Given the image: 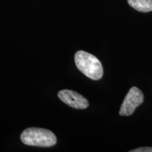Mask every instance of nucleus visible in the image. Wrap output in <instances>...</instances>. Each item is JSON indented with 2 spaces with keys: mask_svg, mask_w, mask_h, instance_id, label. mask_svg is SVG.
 Here are the masks:
<instances>
[{
  "mask_svg": "<svg viewBox=\"0 0 152 152\" xmlns=\"http://www.w3.org/2000/svg\"><path fill=\"white\" fill-rule=\"evenodd\" d=\"M77 68L89 78L99 80L103 76V67L100 61L94 55L85 51H78L75 54Z\"/></svg>",
  "mask_w": 152,
  "mask_h": 152,
  "instance_id": "nucleus-1",
  "label": "nucleus"
},
{
  "mask_svg": "<svg viewBox=\"0 0 152 152\" xmlns=\"http://www.w3.org/2000/svg\"><path fill=\"white\" fill-rule=\"evenodd\" d=\"M128 2L130 7L140 12L152 11V0H128Z\"/></svg>",
  "mask_w": 152,
  "mask_h": 152,
  "instance_id": "nucleus-5",
  "label": "nucleus"
},
{
  "mask_svg": "<svg viewBox=\"0 0 152 152\" xmlns=\"http://www.w3.org/2000/svg\"><path fill=\"white\" fill-rule=\"evenodd\" d=\"M20 140L26 145L40 147H52L56 143V137L52 131L38 128L26 129L20 134Z\"/></svg>",
  "mask_w": 152,
  "mask_h": 152,
  "instance_id": "nucleus-2",
  "label": "nucleus"
},
{
  "mask_svg": "<svg viewBox=\"0 0 152 152\" xmlns=\"http://www.w3.org/2000/svg\"><path fill=\"white\" fill-rule=\"evenodd\" d=\"M58 96L64 103L76 109H85L89 106V102L83 95L70 90H62Z\"/></svg>",
  "mask_w": 152,
  "mask_h": 152,
  "instance_id": "nucleus-4",
  "label": "nucleus"
},
{
  "mask_svg": "<svg viewBox=\"0 0 152 152\" xmlns=\"http://www.w3.org/2000/svg\"><path fill=\"white\" fill-rule=\"evenodd\" d=\"M130 152H152V147H141L131 150Z\"/></svg>",
  "mask_w": 152,
  "mask_h": 152,
  "instance_id": "nucleus-6",
  "label": "nucleus"
},
{
  "mask_svg": "<svg viewBox=\"0 0 152 152\" xmlns=\"http://www.w3.org/2000/svg\"><path fill=\"white\" fill-rule=\"evenodd\" d=\"M143 102L144 94L142 91L136 87H131L121 105L119 114L123 116L131 115Z\"/></svg>",
  "mask_w": 152,
  "mask_h": 152,
  "instance_id": "nucleus-3",
  "label": "nucleus"
}]
</instances>
